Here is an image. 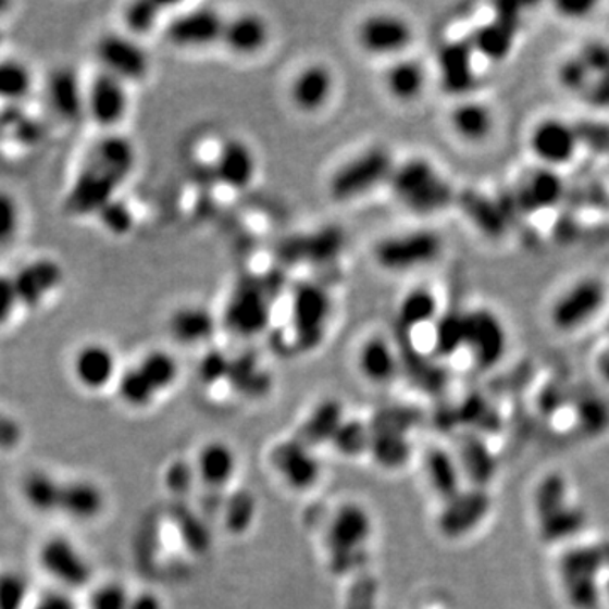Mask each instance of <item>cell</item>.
Segmentation results:
<instances>
[{
  "label": "cell",
  "mask_w": 609,
  "mask_h": 609,
  "mask_svg": "<svg viewBox=\"0 0 609 609\" xmlns=\"http://www.w3.org/2000/svg\"><path fill=\"white\" fill-rule=\"evenodd\" d=\"M137 164V149L129 137L103 133L85 152L80 166L66 188V213L72 217H96L97 213L119 198Z\"/></svg>",
  "instance_id": "1"
},
{
  "label": "cell",
  "mask_w": 609,
  "mask_h": 609,
  "mask_svg": "<svg viewBox=\"0 0 609 609\" xmlns=\"http://www.w3.org/2000/svg\"><path fill=\"white\" fill-rule=\"evenodd\" d=\"M388 185L396 200L419 215H432L456 203L457 191L449 179L426 158L396 163Z\"/></svg>",
  "instance_id": "2"
},
{
  "label": "cell",
  "mask_w": 609,
  "mask_h": 609,
  "mask_svg": "<svg viewBox=\"0 0 609 609\" xmlns=\"http://www.w3.org/2000/svg\"><path fill=\"white\" fill-rule=\"evenodd\" d=\"M609 569V542L577 545L560 560L563 594L574 609L601 605L602 577Z\"/></svg>",
  "instance_id": "3"
},
{
  "label": "cell",
  "mask_w": 609,
  "mask_h": 609,
  "mask_svg": "<svg viewBox=\"0 0 609 609\" xmlns=\"http://www.w3.org/2000/svg\"><path fill=\"white\" fill-rule=\"evenodd\" d=\"M393 152L385 146H371L335 167L328 178V195L335 202H355L380 185H388L395 170Z\"/></svg>",
  "instance_id": "4"
},
{
  "label": "cell",
  "mask_w": 609,
  "mask_h": 609,
  "mask_svg": "<svg viewBox=\"0 0 609 609\" xmlns=\"http://www.w3.org/2000/svg\"><path fill=\"white\" fill-rule=\"evenodd\" d=\"M442 246L444 243L437 233L431 228H417L377 240L373 256L381 270L407 273L434 263L440 256Z\"/></svg>",
  "instance_id": "5"
},
{
  "label": "cell",
  "mask_w": 609,
  "mask_h": 609,
  "mask_svg": "<svg viewBox=\"0 0 609 609\" xmlns=\"http://www.w3.org/2000/svg\"><path fill=\"white\" fill-rule=\"evenodd\" d=\"M94 57L100 72L109 73L127 85L146 80L151 72V57L141 39L124 30H111L100 36L94 48Z\"/></svg>",
  "instance_id": "6"
},
{
  "label": "cell",
  "mask_w": 609,
  "mask_h": 609,
  "mask_svg": "<svg viewBox=\"0 0 609 609\" xmlns=\"http://www.w3.org/2000/svg\"><path fill=\"white\" fill-rule=\"evenodd\" d=\"M540 530L547 540L571 538L584 526V513L571 502L569 487L560 476L547 477L535 496Z\"/></svg>",
  "instance_id": "7"
},
{
  "label": "cell",
  "mask_w": 609,
  "mask_h": 609,
  "mask_svg": "<svg viewBox=\"0 0 609 609\" xmlns=\"http://www.w3.org/2000/svg\"><path fill=\"white\" fill-rule=\"evenodd\" d=\"M332 313L327 289L319 283H300L289 303V319L295 340L301 350L315 349L325 337Z\"/></svg>",
  "instance_id": "8"
},
{
  "label": "cell",
  "mask_w": 609,
  "mask_h": 609,
  "mask_svg": "<svg viewBox=\"0 0 609 609\" xmlns=\"http://www.w3.org/2000/svg\"><path fill=\"white\" fill-rule=\"evenodd\" d=\"M130 112V85L109 73L97 72L85 85V121L103 133H117Z\"/></svg>",
  "instance_id": "9"
},
{
  "label": "cell",
  "mask_w": 609,
  "mask_h": 609,
  "mask_svg": "<svg viewBox=\"0 0 609 609\" xmlns=\"http://www.w3.org/2000/svg\"><path fill=\"white\" fill-rule=\"evenodd\" d=\"M415 30L410 21L396 12H373L365 15L356 29V41L365 54L376 58L403 57L413 45Z\"/></svg>",
  "instance_id": "10"
},
{
  "label": "cell",
  "mask_w": 609,
  "mask_h": 609,
  "mask_svg": "<svg viewBox=\"0 0 609 609\" xmlns=\"http://www.w3.org/2000/svg\"><path fill=\"white\" fill-rule=\"evenodd\" d=\"M21 309H42L58 297L66 282L63 264L53 256H35L12 273Z\"/></svg>",
  "instance_id": "11"
},
{
  "label": "cell",
  "mask_w": 609,
  "mask_h": 609,
  "mask_svg": "<svg viewBox=\"0 0 609 609\" xmlns=\"http://www.w3.org/2000/svg\"><path fill=\"white\" fill-rule=\"evenodd\" d=\"M38 563L58 584V589L75 591L90 583V562L82 548L65 535H53L39 545Z\"/></svg>",
  "instance_id": "12"
},
{
  "label": "cell",
  "mask_w": 609,
  "mask_h": 609,
  "mask_svg": "<svg viewBox=\"0 0 609 609\" xmlns=\"http://www.w3.org/2000/svg\"><path fill=\"white\" fill-rule=\"evenodd\" d=\"M606 303V286L598 278H583L569 286L550 309L554 327L574 332L601 312Z\"/></svg>",
  "instance_id": "13"
},
{
  "label": "cell",
  "mask_w": 609,
  "mask_h": 609,
  "mask_svg": "<svg viewBox=\"0 0 609 609\" xmlns=\"http://www.w3.org/2000/svg\"><path fill=\"white\" fill-rule=\"evenodd\" d=\"M508 334L501 319L489 309L464 312V349L472 362L489 370L507 352Z\"/></svg>",
  "instance_id": "14"
},
{
  "label": "cell",
  "mask_w": 609,
  "mask_h": 609,
  "mask_svg": "<svg viewBox=\"0 0 609 609\" xmlns=\"http://www.w3.org/2000/svg\"><path fill=\"white\" fill-rule=\"evenodd\" d=\"M224 24V15L215 9H191L167 21L164 38L179 50H203L221 42Z\"/></svg>",
  "instance_id": "15"
},
{
  "label": "cell",
  "mask_w": 609,
  "mask_h": 609,
  "mask_svg": "<svg viewBox=\"0 0 609 609\" xmlns=\"http://www.w3.org/2000/svg\"><path fill=\"white\" fill-rule=\"evenodd\" d=\"M264 283L246 282L234 289L225 309V324L243 337L261 334L270 324L271 294Z\"/></svg>",
  "instance_id": "16"
},
{
  "label": "cell",
  "mask_w": 609,
  "mask_h": 609,
  "mask_svg": "<svg viewBox=\"0 0 609 609\" xmlns=\"http://www.w3.org/2000/svg\"><path fill=\"white\" fill-rule=\"evenodd\" d=\"M73 381L84 391L100 393L115 385L121 370L117 356L111 346L99 340L82 344L70 361Z\"/></svg>",
  "instance_id": "17"
},
{
  "label": "cell",
  "mask_w": 609,
  "mask_h": 609,
  "mask_svg": "<svg viewBox=\"0 0 609 609\" xmlns=\"http://www.w3.org/2000/svg\"><path fill=\"white\" fill-rule=\"evenodd\" d=\"M530 149L542 166L557 170L571 163L581 149L574 122L559 117L542 119L530 134Z\"/></svg>",
  "instance_id": "18"
},
{
  "label": "cell",
  "mask_w": 609,
  "mask_h": 609,
  "mask_svg": "<svg viewBox=\"0 0 609 609\" xmlns=\"http://www.w3.org/2000/svg\"><path fill=\"white\" fill-rule=\"evenodd\" d=\"M85 85L78 73L70 66H58L46 76L42 100L54 117L65 124L85 121Z\"/></svg>",
  "instance_id": "19"
},
{
  "label": "cell",
  "mask_w": 609,
  "mask_h": 609,
  "mask_svg": "<svg viewBox=\"0 0 609 609\" xmlns=\"http://www.w3.org/2000/svg\"><path fill=\"white\" fill-rule=\"evenodd\" d=\"M258 175V158L248 142L228 137L219 146L213 160V176L224 187L243 191L251 187Z\"/></svg>",
  "instance_id": "20"
},
{
  "label": "cell",
  "mask_w": 609,
  "mask_h": 609,
  "mask_svg": "<svg viewBox=\"0 0 609 609\" xmlns=\"http://www.w3.org/2000/svg\"><path fill=\"white\" fill-rule=\"evenodd\" d=\"M335 90V75L324 63H310L295 73L288 87L289 102L301 114L322 111Z\"/></svg>",
  "instance_id": "21"
},
{
  "label": "cell",
  "mask_w": 609,
  "mask_h": 609,
  "mask_svg": "<svg viewBox=\"0 0 609 609\" xmlns=\"http://www.w3.org/2000/svg\"><path fill=\"white\" fill-rule=\"evenodd\" d=\"M371 532H373V523L368 511L362 510L359 505L340 508L335 513L328 532V548L332 557L339 562V566H343L344 559L350 557L355 559L359 548L370 540Z\"/></svg>",
  "instance_id": "22"
},
{
  "label": "cell",
  "mask_w": 609,
  "mask_h": 609,
  "mask_svg": "<svg viewBox=\"0 0 609 609\" xmlns=\"http://www.w3.org/2000/svg\"><path fill=\"white\" fill-rule=\"evenodd\" d=\"M271 41L270 23L258 12H240L225 17L221 45L236 57H256L263 53Z\"/></svg>",
  "instance_id": "23"
},
{
  "label": "cell",
  "mask_w": 609,
  "mask_h": 609,
  "mask_svg": "<svg viewBox=\"0 0 609 609\" xmlns=\"http://www.w3.org/2000/svg\"><path fill=\"white\" fill-rule=\"evenodd\" d=\"M568 194V185L554 167L533 170L514 190V203L522 213L556 209Z\"/></svg>",
  "instance_id": "24"
},
{
  "label": "cell",
  "mask_w": 609,
  "mask_h": 609,
  "mask_svg": "<svg viewBox=\"0 0 609 609\" xmlns=\"http://www.w3.org/2000/svg\"><path fill=\"white\" fill-rule=\"evenodd\" d=\"M474 54L476 53L469 41L447 42L438 51L442 87L446 88L449 94L465 96L476 84V73L472 65Z\"/></svg>",
  "instance_id": "25"
},
{
  "label": "cell",
  "mask_w": 609,
  "mask_h": 609,
  "mask_svg": "<svg viewBox=\"0 0 609 609\" xmlns=\"http://www.w3.org/2000/svg\"><path fill=\"white\" fill-rule=\"evenodd\" d=\"M105 493L90 480H65L61 492L60 514L73 522L90 523L103 513Z\"/></svg>",
  "instance_id": "26"
},
{
  "label": "cell",
  "mask_w": 609,
  "mask_h": 609,
  "mask_svg": "<svg viewBox=\"0 0 609 609\" xmlns=\"http://www.w3.org/2000/svg\"><path fill=\"white\" fill-rule=\"evenodd\" d=\"M38 88V76L24 58L0 54V109L23 107Z\"/></svg>",
  "instance_id": "27"
},
{
  "label": "cell",
  "mask_w": 609,
  "mask_h": 609,
  "mask_svg": "<svg viewBox=\"0 0 609 609\" xmlns=\"http://www.w3.org/2000/svg\"><path fill=\"white\" fill-rule=\"evenodd\" d=\"M358 368L365 381L373 385H388L400 373V358L386 337L374 335L362 343Z\"/></svg>",
  "instance_id": "28"
},
{
  "label": "cell",
  "mask_w": 609,
  "mask_h": 609,
  "mask_svg": "<svg viewBox=\"0 0 609 609\" xmlns=\"http://www.w3.org/2000/svg\"><path fill=\"white\" fill-rule=\"evenodd\" d=\"M428 75L425 66L413 58L400 57L393 60L383 75L388 96L400 103H413L423 96Z\"/></svg>",
  "instance_id": "29"
},
{
  "label": "cell",
  "mask_w": 609,
  "mask_h": 609,
  "mask_svg": "<svg viewBox=\"0 0 609 609\" xmlns=\"http://www.w3.org/2000/svg\"><path fill=\"white\" fill-rule=\"evenodd\" d=\"M518 23L520 20H513L511 15L496 14L495 21L483 24L472 33V38L469 39L472 50L486 60H507L513 51Z\"/></svg>",
  "instance_id": "30"
},
{
  "label": "cell",
  "mask_w": 609,
  "mask_h": 609,
  "mask_svg": "<svg viewBox=\"0 0 609 609\" xmlns=\"http://www.w3.org/2000/svg\"><path fill=\"white\" fill-rule=\"evenodd\" d=\"M65 480L46 469H33L24 474L20 484L21 498L30 511L39 514L60 513L61 492Z\"/></svg>",
  "instance_id": "31"
},
{
  "label": "cell",
  "mask_w": 609,
  "mask_h": 609,
  "mask_svg": "<svg viewBox=\"0 0 609 609\" xmlns=\"http://www.w3.org/2000/svg\"><path fill=\"white\" fill-rule=\"evenodd\" d=\"M450 127L461 141L481 145L495 129V115L486 103L465 99L450 112Z\"/></svg>",
  "instance_id": "32"
},
{
  "label": "cell",
  "mask_w": 609,
  "mask_h": 609,
  "mask_svg": "<svg viewBox=\"0 0 609 609\" xmlns=\"http://www.w3.org/2000/svg\"><path fill=\"white\" fill-rule=\"evenodd\" d=\"M195 476L210 487H222L233 480L237 471V456L224 442H210L198 450Z\"/></svg>",
  "instance_id": "33"
},
{
  "label": "cell",
  "mask_w": 609,
  "mask_h": 609,
  "mask_svg": "<svg viewBox=\"0 0 609 609\" xmlns=\"http://www.w3.org/2000/svg\"><path fill=\"white\" fill-rule=\"evenodd\" d=\"M456 203L484 236L499 237L507 233L508 219L498 200H492L476 190H464L457 194Z\"/></svg>",
  "instance_id": "34"
},
{
  "label": "cell",
  "mask_w": 609,
  "mask_h": 609,
  "mask_svg": "<svg viewBox=\"0 0 609 609\" xmlns=\"http://www.w3.org/2000/svg\"><path fill=\"white\" fill-rule=\"evenodd\" d=\"M170 332L183 346L207 343L215 332V316L198 304L179 307L170 316Z\"/></svg>",
  "instance_id": "35"
},
{
  "label": "cell",
  "mask_w": 609,
  "mask_h": 609,
  "mask_svg": "<svg viewBox=\"0 0 609 609\" xmlns=\"http://www.w3.org/2000/svg\"><path fill=\"white\" fill-rule=\"evenodd\" d=\"M487 499L480 492L457 493L447 501L442 526L449 535H464L480 525L487 513Z\"/></svg>",
  "instance_id": "36"
},
{
  "label": "cell",
  "mask_w": 609,
  "mask_h": 609,
  "mask_svg": "<svg viewBox=\"0 0 609 609\" xmlns=\"http://www.w3.org/2000/svg\"><path fill=\"white\" fill-rule=\"evenodd\" d=\"M438 300L434 291L425 286L413 288L398 304V322L405 331H415L423 325H434L438 319Z\"/></svg>",
  "instance_id": "37"
},
{
  "label": "cell",
  "mask_w": 609,
  "mask_h": 609,
  "mask_svg": "<svg viewBox=\"0 0 609 609\" xmlns=\"http://www.w3.org/2000/svg\"><path fill=\"white\" fill-rule=\"evenodd\" d=\"M276 465L291 486L309 487L319 477V464L303 446H285L276 453Z\"/></svg>",
  "instance_id": "38"
},
{
  "label": "cell",
  "mask_w": 609,
  "mask_h": 609,
  "mask_svg": "<svg viewBox=\"0 0 609 609\" xmlns=\"http://www.w3.org/2000/svg\"><path fill=\"white\" fill-rule=\"evenodd\" d=\"M343 240L340 234L335 228H325L322 233L310 234L303 239L286 244L285 256H291L295 261H328L339 252Z\"/></svg>",
  "instance_id": "39"
},
{
  "label": "cell",
  "mask_w": 609,
  "mask_h": 609,
  "mask_svg": "<svg viewBox=\"0 0 609 609\" xmlns=\"http://www.w3.org/2000/svg\"><path fill=\"white\" fill-rule=\"evenodd\" d=\"M136 368L158 396L172 388L178 380V361L167 350H149L136 362Z\"/></svg>",
  "instance_id": "40"
},
{
  "label": "cell",
  "mask_w": 609,
  "mask_h": 609,
  "mask_svg": "<svg viewBox=\"0 0 609 609\" xmlns=\"http://www.w3.org/2000/svg\"><path fill=\"white\" fill-rule=\"evenodd\" d=\"M26 225V210L21 198L8 188H0V249L11 248L20 240Z\"/></svg>",
  "instance_id": "41"
},
{
  "label": "cell",
  "mask_w": 609,
  "mask_h": 609,
  "mask_svg": "<svg viewBox=\"0 0 609 609\" xmlns=\"http://www.w3.org/2000/svg\"><path fill=\"white\" fill-rule=\"evenodd\" d=\"M434 349L440 356H453L464 349V312L442 313L434 322Z\"/></svg>",
  "instance_id": "42"
},
{
  "label": "cell",
  "mask_w": 609,
  "mask_h": 609,
  "mask_svg": "<svg viewBox=\"0 0 609 609\" xmlns=\"http://www.w3.org/2000/svg\"><path fill=\"white\" fill-rule=\"evenodd\" d=\"M164 9H166V5L160 4V2H149V0L126 5V9L122 12L124 33L137 39L149 35L160 26Z\"/></svg>",
  "instance_id": "43"
},
{
  "label": "cell",
  "mask_w": 609,
  "mask_h": 609,
  "mask_svg": "<svg viewBox=\"0 0 609 609\" xmlns=\"http://www.w3.org/2000/svg\"><path fill=\"white\" fill-rule=\"evenodd\" d=\"M115 388H117L119 400L130 408L149 407L158 398L157 391L151 388L141 371L137 370L136 364L121 371L115 381Z\"/></svg>",
  "instance_id": "44"
},
{
  "label": "cell",
  "mask_w": 609,
  "mask_h": 609,
  "mask_svg": "<svg viewBox=\"0 0 609 609\" xmlns=\"http://www.w3.org/2000/svg\"><path fill=\"white\" fill-rule=\"evenodd\" d=\"M426 476L431 481L435 492L446 496L447 499L453 498L459 492V472L456 462L447 453L432 452L426 459Z\"/></svg>",
  "instance_id": "45"
},
{
  "label": "cell",
  "mask_w": 609,
  "mask_h": 609,
  "mask_svg": "<svg viewBox=\"0 0 609 609\" xmlns=\"http://www.w3.org/2000/svg\"><path fill=\"white\" fill-rule=\"evenodd\" d=\"M557 80H559L563 90L569 91L572 96L583 97L584 91L593 82V75H591L583 58L575 53L560 63L559 69H557Z\"/></svg>",
  "instance_id": "46"
},
{
  "label": "cell",
  "mask_w": 609,
  "mask_h": 609,
  "mask_svg": "<svg viewBox=\"0 0 609 609\" xmlns=\"http://www.w3.org/2000/svg\"><path fill=\"white\" fill-rule=\"evenodd\" d=\"M574 127L581 148L598 157H609V122L581 119L574 122Z\"/></svg>",
  "instance_id": "47"
},
{
  "label": "cell",
  "mask_w": 609,
  "mask_h": 609,
  "mask_svg": "<svg viewBox=\"0 0 609 609\" xmlns=\"http://www.w3.org/2000/svg\"><path fill=\"white\" fill-rule=\"evenodd\" d=\"M29 584L21 572L0 571V609L29 608Z\"/></svg>",
  "instance_id": "48"
},
{
  "label": "cell",
  "mask_w": 609,
  "mask_h": 609,
  "mask_svg": "<svg viewBox=\"0 0 609 609\" xmlns=\"http://www.w3.org/2000/svg\"><path fill=\"white\" fill-rule=\"evenodd\" d=\"M107 233L112 236L124 237L129 234L134 227V213L121 198H115L111 203H107L102 210L96 215Z\"/></svg>",
  "instance_id": "49"
},
{
  "label": "cell",
  "mask_w": 609,
  "mask_h": 609,
  "mask_svg": "<svg viewBox=\"0 0 609 609\" xmlns=\"http://www.w3.org/2000/svg\"><path fill=\"white\" fill-rule=\"evenodd\" d=\"M21 310L23 309H21L20 295L15 289L12 273L0 271V328L11 325Z\"/></svg>",
  "instance_id": "50"
},
{
  "label": "cell",
  "mask_w": 609,
  "mask_h": 609,
  "mask_svg": "<svg viewBox=\"0 0 609 609\" xmlns=\"http://www.w3.org/2000/svg\"><path fill=\"white\" fill-rule=\"evenodd\" d=\"M593 78L609 75V42L601 39L586 42L579 51Z\"/></svg>",
  "instance_id": "51"
},
{
  "label": "cell",
  "mask_w": 609,
  "mask_h": 609,
  "mask_svg": "<svg viewBox=\"0 0 609 609\" xmlns=\"http://www.w3.org/2000/svg\"><path fill=\"white\" fill-rule=\"evenodd\" d=\"M130 596L119 584L99 587L90 598V609H129Z\"/></svg>",
  "instance_id": "52"
},
{
  "label": "cell",
  "mask_w": 609,
  "mask_h": 609,
  "mask_svg": "<svg viewBox=\"0 0 609 609\" xmlns=\"http://www.w3.org/2000/svg\"><path fill=\"white\" fill-rule=\"evenodd\" d=\"M228 370H231V359L225 358L221 350H217L202 359L200 376L206 383H215L221 381V377L228 376Z\"/></svg>",
  "instance_id": "53"
},
{
  "label": "cell",
  "mask_w": 609,
  "mask_h": 609,
  "mask_svg": "<svg viewBox=\"0 0 609 609\" xmlns=\"http://www.w3.org/2000/svg\"><path fill=\"white\" fill-rule=\"evenodd\" d=\"M27 609H78L69 591L57 589L41 594Z\"/></svg>",
  "instance_id": "54"
},
{
  "label": "cell",
  "mask_w": 609,
  "mask_h": 609,
  "mask_svg": "<svg viewBox=\"0 0 609 609\" xmlns=\"http://www.w3.org/2000/svg\"><path fill=\"white\" fill-rule=\"evenodd\" d=\"M583 99L589 105L598 109H609V75L593 78L587 90L584 91Z\"/></svg>",
  "instance_id": "55"
},
{
  "label": "cell",
  "mask_w": 609,
  "mask_h": 609,
  "mask_svg": "<svg viewBox=\"0 0 609 609\" xmlns=\"http://www.w3.org/2000/svg\"><path fill=\"white\" fill-rule=\"evenodd\" d=\"M195 476L194 465H185L183 462H175L172 468L167 469L166 483L173 492H182L187 489Z\"/></svg>",
  "instance_id": "56"
},
{
  "label": "cell",
  "mask_w": 609,
  "mask_h": 609,
  "mask_svg": "<svg viewBox=\"0 0 609 609\" xmlns=\"http://www.w3.org/2000/svg\"><path fill=\"white\" fill-rule=\"evenodd\" d=\"M598 5L593 2H559L556 5L557 12L563 17L572 21L586 20L587 15L594 11Z\"/></svg>",
  "instance_id": "57"
},
{
  "label": "cell",
  "mask_w": 609,
  "mask_h": 609,
  "mask_svg": "<svg viewBox=\"0 0 609 609\" xmlns=\"http://www.w3.org/2000/svg\"><path fill=\"white\" fill-rule=\"evenodd\" d=\"M129 609H163V605L154 594L142 593L130 598Z\"/></svg>",
  "instance_id": "58"
},
{
  "label": "cell",
  "mask_w": 609,
  "mask_h": 609,
  "mask_svg": "<svg viewBox=\"0 0 609 609\" xmlns=\"http://www.w3.org/2000/svg\"><path fill=\"white\" fill-rule=\"evenodd\" d=\"M598 373L601 374V377L606 381V383H609V347L601 356H599Z\"/></svg>",
  "instance_id": "59"
},
{
  "label": "cell",
  "mask_w": 609,
  "mask_h": 609,
  "mask_svg": "<svg viewBox=\"0 0 609 609\" xmlns=\"http://www.w3.org/2000/svg\"><path fill=\"white\" fill-rule=\"evenodd\" d=\"M602 596L606 599H609V569L606 572L605 577H602Z\"/></svg>",
  "instance_id": "60"
},
{
  "label": "cell",
  "mask_w": 609,
  "mask_h": 609,
  "mask_svg": "<svg viewBox=\"0 0 609 609\" xmlns=\"http://www.w3.org/2000/svg\"><path fill=\"white\" fill-rule=\"evenodd\" d=\"M0 121H2V111H0Z\"/></svg>",
  "instance_id": "61"
},
{
  "label": "cell",
  "mask_w": 609,
  "mask_h": 609,
  "mask_svg": "<svg viewBox=\"0 0 609 609\" xmlns=\"http://www.w3.org/2000/svg\"><path fill=\"white\" fill-rule=\"evenodd\" d=\"M608 335H609V322H608Z\"/></svg>",
  "instance_id": "62"
},
{
  "label": "cell",
  "mask_w": 609,
  "mask_h": 609,
  "mask_svg": "<svg viewBox=\"0 0 609 609\" xmlns=\"http://www.w3.org/2000/svg\"><path fill=\"white\" fill-rule=\"evenodd\" d=\"M0 39H2V38H0Z\"/></svg>",
  "instance_id": "63"
}]
</instances>
